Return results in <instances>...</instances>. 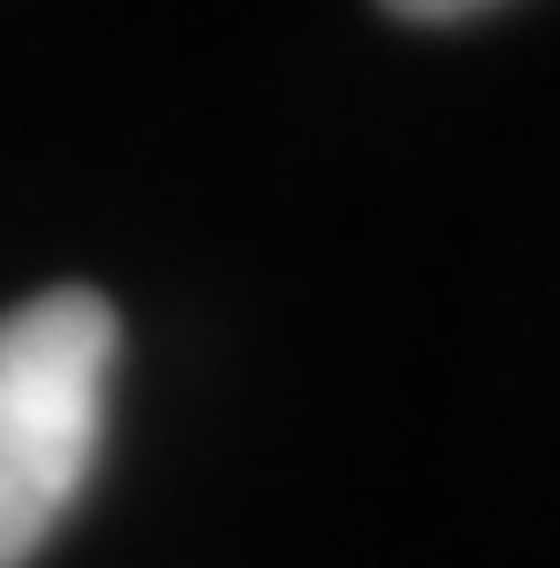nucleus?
Returning <instances> with one entry per match:
<instances>
[{
  "instance_id": "obj_2",
  "label": "nucleus",
  "mask_w": 560,
  "mask_h": 568,
  "mask_svg": "<svg viewBox=\"0 0 560 568\" xmlns=\"http://www.w3.org/2000/svg\"><path fill=\"white\" fill-rule=\"evenodd\" d=\"M386 16L400 22H466V16H488V8H502V0H379Z\"/></svg>"
},
{
  "instance_id": "obj_1",
  "label": "nucleus",
  "mask_w": 560,
  "mask_h": 568,
  "mask_svg": "<svg viewBox=\"0 0 560 568\" xmlns=\"http://www.w3.org/2000/svg\"><path fill=\"white\" fill-rule=\"evenodd\" d=\"M116 379V306L51 284L0 314V568H30L95 474Z\"/></svg>"
}]
</instances>
